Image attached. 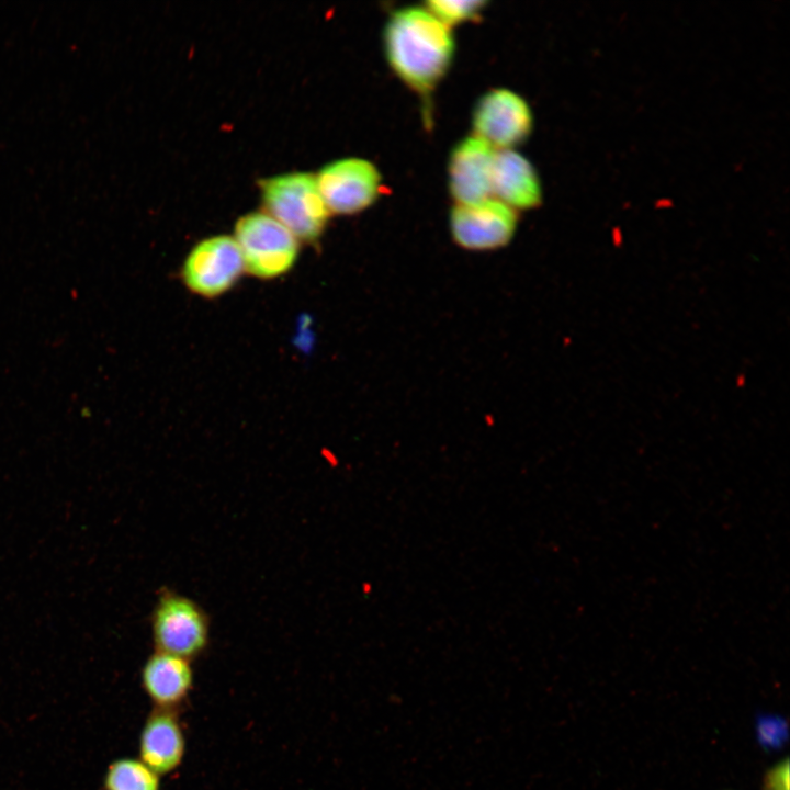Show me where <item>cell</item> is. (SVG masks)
<instances>
[{
  "instance_id": "1",
  "label": "cell",
  "mask_w": 790,
  "mask_h": 790,
  "mask_svg": "<svg viewBox=\"0 0 790 790\" xmlns=\"http://www.w3.org/2000/svg\"><path fill=\"white\" fill-rule=\"evenodd\" d=\"M383 47L395 75L422 95L445 76L454 55L450 27L421 7L402 8L390 15Z\"/></svg>"
},
{
  "instance_id": "2",
  "label": "cell",
  "mask_w": 790,
  "mask_h": 790,
  "mask_svg": "<svg viewBox=\"0 0 790 790\" xmlns=\"http://www.w3.org/2000/svg\"><path fill=\"white\" fill-rule=\"evenodd\" d=\"M259 187L266 213L298 241L313 244L321 237L330 213L315 176L289 172L262 179Z\"/></svg>"
},
{
  "instance_id": "3",
  "label": "cell",
  "mask_w": 790,
  "mask_h": 790,
  "mask_svg": "<svg viewBox=\"0 0 790 790\" xmlns=\"http://www.w3.org/2000/svg\"><path fill=\"white\" fill-rule=\"evenodd\" d=\"M155 651L193 662L208 647L211 620L194 599L169 587L159 590L150 616Z\"/></svg>"
},
{
  "instance_id": "4",
  "label": "cell",
  "mask_w": 790,
  "mask_h": 790,
  "mask_svg": "<svg viewBox=\"0 0 790 790\" xmlns=\"http://www.w3.org/2000/svg\"><path fill=\"white\" fill-rule=\"evenodd\" d=\"M236 240L251 275L270 280L289 272L297 261L298 240L266 212H250L235 225Z\"/></svg>"
},
{
  "instance_id": "5",
  "label": "cell",
  "mask_w": 790,
  "mask_h": 790,
  "mask_svg": "<svg viewBox=\"0 0 790 790\" xmlns=\"http://www.w3.org/2000/svg\"><path fill=\"white\" fill-rule=\"evenodd\" d=\"M245 271L244 259L232 236L216 235L198 242L187 255L181 278L188 290L217 297L230 290Z\"/></svg>"
},
{
  "instance_id": "6",
  "label": "cell",
  "mask_w": 790,
  "mask_h": 790,
  "mask_svg": "<svg viewBox=\"0 0 790 790\" xmlns=\"http://www.w3.org/2000/svg\"><path fill=\"white\" fill-rule=\"evenodd\" d=\"M315 179L329 213L339 215H352L368 208L377 199L382 187L377 168L371 161L356 157L325 165Z\"/></svg>"
},
{
  "instance_id": "7",
  "label": "cell",
  "mask_w": 790,
  "mask_h": 790,
  "mask_svg": "<svg viewBox=\"0 0 790 790\" xmlns=\"http://www.w3.org/2000/svg\"><path fill=\"white\" fill-rule=\"evenodd\" d=\"M474 136L496 150L512 149L530 135L532 112L518 93L497 88L485 92L472 114Z\"/></svg>"
},
{
  "instance_id": "8",
  "label": "cell",
  "mask_w": 790,
  "mask_h": 790,
  "mask_svg": "<svg viewBox=\"0 0 790 790\" xmlns=\"http://www.w3.org/2000/svg\"><path fill=\"white\" fill-rule=\"evenodd\" d=\"M449 218L454 241L471 250L503 247L517 228L516 212L494 198L474 204H455Z\"/></svg>"
},
{
  "instance_id": "9",
  "label": "cell",
  "mask_w": 790,
  "mask_h": 790,
  "mask_svg": "<svg viewBox=\"0 0 790 790\" xmlns=\"http://www.w3.org/2000/svg\"><path fill=\"white\" fill-rule=\"evenodd\" d=\"M496 149L476 136L458 142L448 162L449 191L456 204H474L492 198Z\"/></svg>"
},
{
  "instance_id": "10",
  "label": "cell",
  "mask_w": 790,
  "mask_h": 790,
  "mask_svg": "<svg viewBox=\"0 0 790 790\" xmlns=\"http://www.w3.org/2000/svg\"><path fill=\"white\" fill-rule=\"evenodd\" d=\"M187 738L178 710L153 708L138 737V758L160 777L183 763Z\"/></svg>"
},
{
  "instance_id": "11",
  "label": "cell",
  "mask_w": 790,
  "mask_h": 790,
  "mask_svg": "<svg viewBox=\"0 0 790 790\" xmlns=\"http://www.w3.org/2000/svg\"><path fill=\"white\" fill-rule=\"evenodd\" d=\"M140 685L154 708L179 711L194 687L192 662L154 651L142 666Z\"/></svg>"
},
{
  "instance_id": "12",
  "label": "cell",
  "mask_w": 790,
  "mask_h": 790,
  "mask_svg": "<svg viewBox=\"0 0 790 790\" xmlns=\"http://www.w3.org/2000/svg\"><path fill=\"white\" fill-rule=\"evenodd\" d=\"M492 196L514 211L537 207L542 201V188L533 165L514 149L496 150Z\"/></svg>"
},
{
  "instance_id": "13",
  "label": "cell",
  "mask_w": 790,
  "mask_h": 790,
  "mask_svg": "<svg viewBox=\"0 0 790 790\" xmlns=\"http://www.w3.org/2000/svg\"><path fill=\"white\" fill-rule=\"evenodd\" d=\"M104 790H161V777L138 757L113 760L103 777Z\"/></svg>"
},
{
  "instance_id": "14",
  "label": "cell",
  "mask_w": 790,
  "mask_h": 790,
  "mask_svg": "<svg viewBox=\"0 0 790 790\" xmlns=\"http://www.w3.org/2000/svg\"><path fill=\"white\" fill-rule=\"evenodd\" d=\"M486 1L481 0H431L425 8L448 27L478 18Z\"/></svg>"
},
{
  "instance_id": "15",
  "label": "cell",
  "mask_w": 790,
  "mask_h": 790,
  "mask_svg": "<svg viewBox=\"0 0 790 790\" xmlns=\"http://www.w3.org/2000/svg\"><path fill=\"white\" fill-rule=\"evenodd\" d=\"M756 736L764 749H780L788 737V726L783 719L763 715L756 722Z\"/></svg>"
},
{
  "instance_id": "16",
  "label": "cell",
  "mask_w": 790,
  "mask_h": 790,
  "mask_svg": "<svg viewBox=\"0 0 790 790\" xmlns=\"http://www.w3.org/2000/svg\"><path fill=\"white\" fill-rule=\"evenodd\" d=\"M763 790H789V760L785 758L764 775Z\"/></svg>"
}]
</instances>
